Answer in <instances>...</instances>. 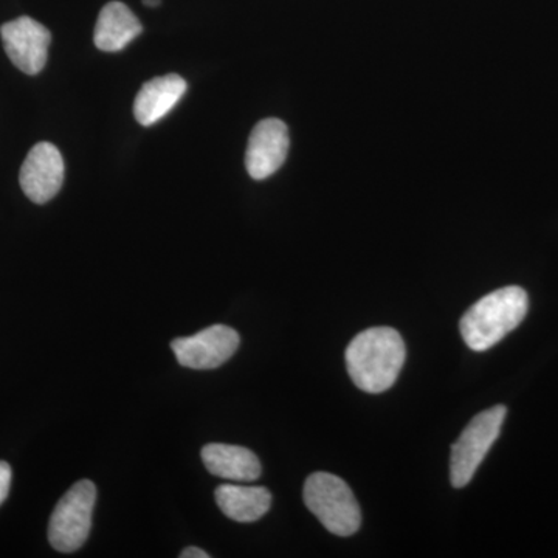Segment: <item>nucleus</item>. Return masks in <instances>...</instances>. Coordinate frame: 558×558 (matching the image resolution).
Listing matches in <instances>:
<instances>
[{
	"label": "nucleus",
	"instance_id": "6",
	"mask_svg": "<svg viewBox=\"0 0 558 558\" xmlns=\"http://www.w3.org/2000/svg\"><path fill=\"white\" fill-rule=\"evenodd\" d=\"M240 333L229 326L215 325L191 337L171 341L179 365L190 369H215L233 357L240 348Z\"/></svg>",
	"mask_w": 558,
	"mask_h": 558
},
{
	"label": "nucleus",
	"instance_id": "10",
	"mask_svg": "<svg viewBox=\"0 0 558 558\" xmlns=\"http://www.w3.org/2000/svg\"><path fill=\"white\" fill-rule=\"evenodd\" d=\"M186 87V81L179 75L157 76L143 84L134 102L135 119L142 126H153L175 108Z\"/></svg>",
	"mask_w": 558,
	"mask_h": 558
},
{
	"label": "nucleus",
	"instance_id": "15",
	"mask_svg": "<svg viewBox=\"0 0 558 558\" xmlns=\"http://www.w3.org/2000/svg\"><path fill=\"white\" fill-rule=\"evenodd\" d=\"M208 553H205L204 549L194 548V546H190V548H185L180 553V558H209Z\"/></svg>",
	"mask_w": 558,
	"mask_h": 558
},
{
	"label": "nucleus",
	"instance_id": "2",
	"mask_svg": "<svg viewBox=\"0 0 558 558\" xmlns=\"http://www.w3.org/2000/svg\"><path fill=\"white\" fill-rule=\"evenodd\" d=\"M527 307L526 290L519 286L495 290L465 312L459 323L462 339L472 351H487L519 328Z\"/></svg>",
	"mask_w": 558,
	"mask_h": 558
},
{
	"label": "nucleus",
	"instance_id": "14",
	"mask_svg": "<svg viewBox=\"0 0 558 558\" xmlns=\"http://www.w3.org/2000/svg\"><path fill=\"white\" fill-rule=\"evenodd\" d=\"M11 476H13V473H11L9 462L0 461V506L9 498Z\"/></svg>",
	"mask_w": 558,
	"mask_h": 558
},
{
	"label": "nucleus",
	"instance_id": "4",
	"mask_svg": "<svg viewBox=\"0 0 558 558\" xmlns=\"http://www.w3.org/2000/svg\"><path fill=\"white\" fill-rule=\"evenodd\" d=\"M508 409L505 405L492 407L476 414L451 446L450 480L453 487L468 486L488 450L498 439Z\"/></svg>",
	"mask_w": 558,
	"mask_h": 558
},
{
	"label": "nucleus",
	"instance_id": "8",
	"mask_svg": "<svg viewBox=\"0 0 558 558\" xmlns=\"http://www.w3.org/2000/svg\"><path fill=\"white\" fill-rule=\"evenodd\" d=\"M64 182V160L57 146L43 142L33 146L21 168L20 183L35 204H47L60 193Z\"/></svg>",
	"mask_w": 558,
	"mask_h": 558
},
{
	"label": "nucleus",
	"instance_id": "13",
	"mask_svg": "<svg viewBox=\"0 0 558 558\" xmlns=\"http://www.w3.org/2000/svg\"><path fill=\"white\" fill-rule=\"evenodd\" d=\"M215 497L223 515L238 523L263 519L271 506V495L266 487L222 484L216 488Z\"/></svg>",
	"mask_w": 558,
	"mask_h": 558
},
{
	"label": "nucleus",
	"instance_id": "7",
	"mask_svg": "<svg viewBox=\"0 0 558 558\" xmlns=\"http://www.w3.org/2000/svg\"><path fill=\"white\" fill-rule=\"evenodd\" d=\"M3 49L11 62L27 75H38L46 68L51 43L50 32L28 16L7 22L0 28Z\"/></svg>",
	"mask_w": 558,
	"mask_h": 558
},
{
	"label": "nucleus",
	"instance_id": "12",
	"mask_svg": "<svg viewBox=\"0 0 558 558\" xmlns=\"http://www.w3.org/2000/svg\"><path fill=\"white\" fill-rule=\"evenodd\" d=\"M142 32V24L124 3L110 2L98 16L94 43L97 49L116 53L123 50Z\"/></svg>",
	"mask_w": 558,
	"mask_h": 558
},
{
	"label": "nucleus",
	"instance_id": "11",
	"mask_svg": "<svg viewBox=\"0 0 558 558\" xmlns=\"http://www.w3.org/2000/svg\"><path fill=\"white\" fill-rule=\"evenodd\" d=\"M202 461L211 475L236 483H252L263 473L259 459L252 450L230 444H208L202 449Z\"/></svg>",
	"mask_w": 558,
	"mask_h": 558
},
{
	"label": "nucleus",
	"instance_id": "16",
	"mask_svg": "<svg viewBox=\"0 0 558 558\" xmlns=\"http://www.w3.org/2000/svg\"><path fill=\"white\" fill-rule=\"evenodd\" d=\"M143 3H145L146 7H159L161 3V0H143Z\"/></svg>",
	"mask_w": 558,
	"mask_h": 558
},
{
	"label": "nucleus",
	"instance_id": "9",
	"mask_svg": "<svg viewBox=\"0 0 558 558\" xmlns=\"http://www.w3.org/2000/svg\"><path fill=\"white\" fill-rule=\"evenodd\" d=\"M289 143V130L284 121H259L250 135L245 154V167L250 178L264 180L275 174L288 159Z\"/></svg>",
	"mask_w": 558,
	"mask_h": 558
},
{
	"label": "nucleus",
	"instance_id": "5",
	"mask_svg": "<svg viewBox=\"0 0 558 558\" xmlns=\"http://www.w3.org/2000/svg\"><path fill=\"white\" fill-rule=\"evenodd\" d=\"M97 487L89 480L78 481L58 501L49 523V542L60 553H75L89 538Z\"/></svg>",
	"mask_w": 558,
	"mask_h": 558
},
{
	"label": "nucleus",
	"instance_id": "3",
	"mask_svg": "<svg viewBox=\"0 0 558 558\" xmlns=\"http://www.w3.org/2000/svg\"><path fill=\"white\" fill-rule=\"evenodd\" d=\"M304 502L330 534L349 537L359 531L362 512L351 488L332 473H312L304 484Z\"/></svg>",
	"mask_w": 558,
	"mask_h": 558
},
{
	"label": "nucleus",
	"instance_id": "1",
	"mask_svg": "<svg viewBox=\"0 0 558 558\" xmlns=\"http://www.w3.org/2000/svg\"><path fill=\"white\" fill-rule=\"evenodd\" d=\"M347 369L355 387L371 395L387 391L405 363V341L392 328H369L347 348Z\"/></svg>",
	"mask_w": 558,
	"mask_h": 558
}]
</instances>
